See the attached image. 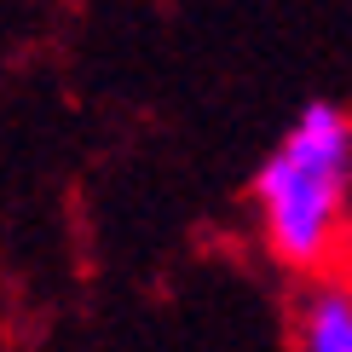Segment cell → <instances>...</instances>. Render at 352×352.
I'll return each mask as SVG.
<instances>
[{
    "label": "cell",
    "instance_id": "1",
    "mask_svg": "<svg viewBox=\"0 0 352 352\" xmlns=\"http://www.w3.org/2000/svg\"><path fill=\"white\" fill-rule=\"evenodd\" d=\"M254 214L272 260L318 277L341 260L352 214V116L341 104H306L254 173Z\"/></svg>",
    "mask_w": 352,
    "mask_h": 352
},
{
    "label": "cell",
    "instance_id": "2",
    "mask_svg": "<svg viewBox=\"0 0 352 352\" xmlns=\"http://www.w3.org/2000/svg\"><path fill=\"white\" fill-rule=\"evenodd\" d=\"M295 346L300 352H352V283L318 272L295 312Z\"/></svg>",
    "mask_w": 352,
    "mask_h": 352
}]
</instances>
